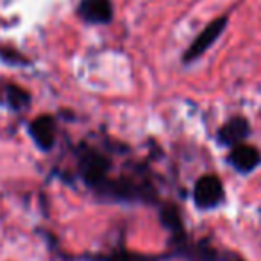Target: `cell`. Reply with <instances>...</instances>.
Instances as JSON below:
<instances>
[{
	"label": "cell",
	"mask_w": 261,
	"mask_h": 261,
	"mask_svg": "<svg viewBox=\"0 0 261 261\" xmlns=\"http://www.w3.org/2000/svg\"><path fill=\"white\" fill-rule=\"evenodd\" d=\"M161 222L175 234H182V222L179 217V210L175 206H165L161 210Z\"/></svg>",
	"instance_id": "8"
},
{
	"label": "cell",
	"mask_w": 261,
	"mask_h": 261,
	"mask_svg": "<svg viewBox=\"0 0 261 261\" xmlns=\"http://www.w3.org/2000/svg\"><path fill=\"white\" fill-rule=\"evenodd\" d=\"M108 261H158V257H147V256H140V254L120 250V252H115L113 256H109Z\"/></svg>",
	"instance_id": "10"
},
{
	"label": "cell",
	"mask_w": 261,
	"mask_h": 261,
	"mask_svg": "<svg viewBox=\"0 0 261 261\" xmlns=\"http://www.w3.org/2000/svg\"><path fill=\"white\" fill-rule=\"evenodd\" d=\"M261 156H259V150L254 149L250 145H245V143H240V145H234L229 154V163L236 168L238 172L242 174H249L252 172L254 168L259 165Z\"/></svg>",
	"instance_id": "7"
},
{
	"label": "cell",
	"mask_w": 261,
	"mask_h": 261,
	"mask_svg": "<svg viewBox=\"0 0 261 261\" xmlns=\"http://www.w3.org/2000/svg\"><path fill=\"white\" fill-rule=\"evenodd\" d=\"M225 25H227V16H220V18L213 20L210 25H206V29L193 40V43L190 45V48L185 52V63L195 61L199 56H202L211 45L217 41V38H220V34L224 33Z\"/></svg>",
	"instance_id": "2"
},
{
	"label": "cell",
	"mask_w": 261,
	"mask_h": 261,
	"mask_svg": "<svg viewBox=\"0 0 261 261\" xmlns=\"http://www.w3.org/2000/svg\"><path fill=\"white\" fill-rule=\"evenodd\" d=\"M0 56H2L4 59H8L9 52H8V50H2V52H0ZM20 59H22V58H20L18 54H15V52H13V54H11V59H9V61H13V63H25V61H20Z\"/></svg>",
	"instance_id": "11"
},
{
	"label": "cell",
	"mask_w": 261,
	"mask_h": 261,
	"mask_svg": "<svg viewBox=\"0 0 261 261\" xmlns=\"http://www.w3.org/2000/svg\"><path fill=\"white\" fill-rule=\"evenodd\" d=\"M29 133L41 150L52 149V145L56 142V123L52 120V116L41 115L38 118H34L29 125Z\"/></svg>",
	"instance_id": "4"
},
{
	"label": "cell",
	"mask_w": 261,
	"mask_h": 261,
	"mask_svg": "<svg viewBox=\"0 0 261 261\" xmlns=\"http://www.w3.org/2000/svg\"><path fill=\"white\" fill-rule=\"evenodd\" d=\"M250 135V123L243 116H234L229 122H225L218 130V142L224 145L234 147L243 143V140Z\"/></svg>",
	"instance_id": "5"
},
{
	"label": "cell",
	"mask_w": 261,
	"mask_h": 261,
	"mask_svg": "<svg viewBox=\"0 0 261 261\" xmlns=\"http://www.w3.org/2000/svg\"><path fill=\"white\" fill-rule=\"evenodd\" d=\"M8 104L11 106L13 109H22L29 104L31 100V95L27 93L23 88L20 86H9L8 88Z\"/></svg>",
	"instance_id": "9"
},
{
	"label": "cell",
	"mask_w": 261,
	"mask_h": 261,
	"mask_svg": "<svg viewBox=\"0 0 261 261\" xmlns=\"http://www.w3.org/2000/svg\"><path fill=\"white\" fill-rule=\"evenodd\" d=\"M79 15L88 23H109L113 18L111 0H83L79 6Z\"/></svg>",
	"instance_id": "6"
},
{
	"label": "cell",
	"mask_w": 261,
	"mask_h": 261,
	"mask_svg": "<svg viewBox=\"0 0 261 261\" xmlns=\"http://www.w3.org/2000/svg\"><path fill=\"white\" fill-rule=\"evenodd\" d=\"M222 197H224V188L217 175H204L197 181L195 188H193L195 204L202 210H211V207L218 206Z\"/></svg>",
	"instance_id": "3"
},
{
	"label": "cell",
	"mask_w": 261,
	"mask_h": 261,
	"mask_svg": "<svg viewBox=\"0 0 261 261\" xmlns=\"http://www.w3.org/2000/svg\"><path fill=\"white\" fill-rule=\"evenodd\" d=\"M109 167H111V163H109L108 158L91 149H88L86 152L83 154L81 163H79L81 175H83L84 182H86L88 186H91V188H98V186L106 181Z\"/></svg>",
	"instance_id": "1"
}]
</instances>
